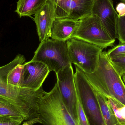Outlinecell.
Returning <instances> with one entry per match:
<instances>
[{
	"label": "cell",
	"instance_id": "obj_15",
	"mask_svg": "<svg viewBox=\"0 0 125 125\" xmlns=\"http://www.w3.org/2000/svg\"><path fill=\"white\" fill-rule=\"evenodd\" d=\"M95 91L101 114L106 125H120L114 111L108 103V99L100 93Z\"/></svg>",
	"mask_w": 125,
	"mask_h": 125
},
{
	"label": "cell",
	"instance_id": "obj_12",
	"mask_svg": "<svg viewBox=\"0 0 125 125\" xmlns=\"http://www.w3.org/2000/svg\"><path fill=\"white\" fill-rule=\"evenodd\" d=\"M78 21L70 18H55L51 30L52 39L66 42L73 37L78 25Z\"/></svg>",
	"mask_w": 125,
	"mask_h": 125
},
{
	"label": "cell",
	"instance_id": "obj_2",
	"mask_svg": "<svg viewBox=\"0 0 125 125\" xmlns=\"http://www.w3.org/2000/svg\"><path fill=\"white\" fill-rule=\"evenodd\" d=\"M84 73L96 91L106 98H113L125 106V83L106 52L101 53L97 67L93 73Z\"/></svg>",
	"mask_w": 125,
	"mask_h": 125
},
{
	"label": "cell",
	"instance_id": "obj_21",
	"mask_svg": "<svg viewBox=\"0 0 125 125\" xmlns=\"http://www.w3.org/2000/svg\"><path fill=\"white\" fill-rule=\"evenodd\" d=\"M114 67L121 77L125 74V55L110 59Z\"/></svg>",
	"mask_w": 125,
	"mask_h": 125
},
{
	"label": "cell",
	"instance_id": "obj_22",
	"mask_svg": "<svg viewBox=\"0 0 125 125\" xmlns=\"http://www.w3.org/2000/svg\"><path fill=\"white\" fill-rule=\"evenodd\" d=\"M24 121L22 117L0 115V125H20Z\"/></svg>",
	"mask_w": 125,
	"mask_h": 125
},
{
	"label": "cell",
	"instance_id": "obj_6",
	"mask_svg": "<svg viewBox=\"0 0 125 125\" xmlns=\"http://www.w3.org/2000/svg\"><path fill=\"white\" fill-rule=\"evenodd\" d=\"M71 64L83 72L91 73L97 68L103 49L82 40L72 37L66 41Z\"/></svg>",
	"mask_w": 125,
	"mask_h": 125
},
{
	"label": "cell",
	"instance_id": "obj_5",
	"mask_svg": "<svg viewBox=\"0 0 125 125\" xmlns=\"http://www.w3.org/2000/svg\"><path fill=\"white\" fill-rule=\"evenodd\" d=\"M74 81L78 99L81 103L90 125H106L94 89L83 72L75 65Z\"/></svg>",
	"mask_w": 125,
	"mask_h": 125
},
{
	"label": "cell",
	"instance_id": "obj_14",
	"mask_svg": "<svg viewBox=\"0 0 125 125\" xmlns=\"http://www.w3.org/2000/svg\"><path fill=\"white\" fill-rule=\"evenodd\" d=\"M48 0H18L15 12L21 18L31 17L46 3Z\"/></svg>",
	"mask_w": 125,
	"mask_h": 125
},
{
	"label": "cell",
	"instance_id": "obj_25",
	"mask_svg": "<svg viewBox=\"0 0 125 125\" xmlns=\"http://www.w3.org/2000/svg\"><path fill=\"white\" fill-rule=\"evenodd\" d=\"M116 10L119 17H125V3L121 2L118 3L116 7Z\"/></svg>",
	"mask_w": 125,
	"mask_h": 125
},
{
	"label": "cell",
	"instance_id": "obj_8",
	"mask_svg": "<svg viewBox=\"0 0 125 125\" xmlns=\"http://www.w3.org/2000/svg\"><path fill=\"white\" fill-rule=\"evenodd\" d=\"M56 74L63 102L69 113L77 123L78 98L72 65Z\"/></svg>",
	"mask_w": 125,
	"mask_h": 125
},
{
	"label": "cell",
	"instance_id": "obj_16",
	"mask_svg": "<svg viewBox=\"0 0 125 125\" xmlns=\"http://www.w3.org/2000/svg\"><path fill=\"white\" fill-rule=\"evenodd\" d=\"M24 67V64H19L9 72L7 78L8 85L16 87H21Z\"/></svg>",
	"mask_w": 125,
	"mask_h": 125
},
{
	"label": "cell",
	"instance_id": "obj_9",
	"mask_svg": "<svg viewBox=\"0 0 125 125\" xmlns=\"http://www.w3.org/2000/svg\"><path fill=\"white\" fill-rule=\"evenodd\" d=\"M92 14L95 15L98 18L109 36L116 40L119 15L114 7L112 0H95Z\"/></svg>",
	"mask_w": 125,
	"mask_h": 125
},
{
	"label": "cell",
	"instance_id": "obj_4",
	"mask_svg": "<svg viewBox=\"0 0 125 125\" xmlns=\"http://www.w3.org/2000/svg\"><path fill=\"white\" fill-rule=\"evenodd\" d=\"M31 61L45 64L50 72L58 73L71 65L66 42L48 39L40 42Z\"/></svg>",
	"mask_w": 125,
	"mask_h": 125
},
{
	"label": "cell",
	"instance_id": "obj_3",
	"mask_svg": "<svg viewBox=\"0 0 125 125\" xmlns=\"http://www.w3.org/2000/svg\"><path fill=\"white\" fill-rule=\"evenodd\" d=\"M39 117L44 125H78L63 102L58 83L46 93L39 102Z\"/></svg>",
	"mask_w": 125,
	"mask_h": 125
},
{
	"label": "cell",
	"instance_id": "obj_13",
	"mask_svg": "<svg viewBox=\"0 0 125 125\" xmlns=\"http://www.w3.org/2000/svg\"><path fill=\"white\" fill-rule=\"evenodd\" d=\"M95 0H71L68 18L79 20L92 14Z\"/></svg>",
	"mask_w": 125,
	"mask_h": 125
},
{
	"label": "cell",
	"instance_id": "obj_11",
	"mask_svg": "<svg viewBox=\"0 0 125 125\" xmlns=\"http://www.w3.org/2000/svg\"><path fill=\"white\" fill-rule=\"evenodd\" d=\"M55 4L54 0H48L33 18L40 42L50 37L51 30L55 17Z\"/></svg>",
	"mask_w": 125,
	"mask_h": 125
},
{
	"label": "cell",
	"instance_id": "obj_20",
	"mask_svg": "<svg viewBox=\"0 0 125 125\" xmlns=\"http://www.w3.org/2000/svg\"><path fill=\"white\" fill-rule=\"evenodd\" d=\"M116 31L119 44H125V16L118 17L117 22Z\"/></svg>",
	"mask_w": 125,
	"mask_h": 125
},
{
	"label": "cell",
	"instance_id": "obj_7",
	"mask_svg": "<svg viewBox=\"0 0 125 125\" xmlns=\"http://www.w3.org/2000/svg\"><path fill=\"white\" fill-rule=\"evenodd\" d=\"M72 37L83 40L103 49L112 46L116 41L105 30L98 18L92 14L78 21Z\"/></svg>",
	"mask_w": 125,
	"mask_h": 125
},
{
	"label": "cell",
	"instance_id": "obj_23",
	"mask_svg": "<svg viewBox=\"0 0 125 125\" xmlns=\"http://www.w3.org/2000/svg\"><path fill=\"white\" fill-rule=\"evenodd\" d=\"M106 53L110 59L125 55V44H119L108 50Z\"/></svg>",
	"mask_w": 125,
	"mask_h": 125
},
{
	"label": "cell",
	"instance_id": "obj_29",
	"mask_svg": "<svg viewBox=\"0 0 125 125\" xmlns=\"http://www.w3.org/2000/svg\"></svg>",
	"mask_w": 125,
	"mask_h": 125
},
{
	"label": "cell",
	"instance_id": "obj_28",
	"mask_svg": "<svg viewBox=\"0 0 125 125\" xmlns=\"http://www.w3.org/2000/svg\"><path fill=\"white\" fill-rule=\"evenodd\" d=\"M119 0L121 2L125 3V0Z\"/></svg>",
	"mask_w": 125,
	"mask_h": 125
},
{
	"label": "cell",
	"instance_id": "obj_24",
	"mask_svg": "<svg viewBox=\"0 0 125 125\" xmlns=\"http://www.w3.org/2000/svg\"><path fill=\"white\" fill-rule=\"evenodd\" d=\"M78 125H90L84 112L83 105L78 99Z\"/></svg>",
	"mask_w": 125,
	"mask_h": 125
},
{
	"label": "cell",
	"instance_id": "obj_18",
	"mask_svg": "<svg viewBox=\"0 0 125 125\" xmlns=\"http://www.w3.org/2000/svg\"><path fill=\"white\" fill-rule=\"evenodd\" d=\"M55 4V18L68 17L71 0H54Z\"/></svg>",
	"mask_w": 125,
	"mask_h": 125
},
{
	"label": "cell",
	"instance_id": "obj_17",
	"mask_svg": "<svg viewBox=\"0 0 125 125\" xmlns=\"http://www.w3.org/2000/svg\"><path fill=\"white\" fill-rule=\"evenodd\" d=\"M0 115L17 117L26 119L21 112L13 104L0 98Z\"/></svg>",
	"mask_w": 125,
	"mask_h": 125
},
{
	"label": "cell",
	"instance_id": "obj_27",
	"mask_svg": "<svg viewBox=\"0 0 125 125\" xmlns=\"http://www.w3.org/2000/svg\"><path fill=\"white\" fill-rule=\"evenodd\" d=\"M122 78L123 80V82H124V83H125V74L123 76Z\"/></svg>",
	"mask_w": 125,
	"mask_h": 125
},
{
	"label": "cell",
	"instance_id": "obj_10",
	"mask_svg": "<svg viewBox=\"0 0 125 125\" xmlns=\"http://www.w3.org/2000/svg\"><path fill=\"white\" fill-rule=\"evenodd\" d=\"M50 72L47 66L40 62L31 60L25 62L21 87L38 90Z\"/></svg>",
	"mask_w": 125,
	"mask_h": 125
},
{
	"label": "cell",
	"instance_id": "obj_1",
	"mask_svg": "<svg viewBox=\"0 0 125 125\" xmlns=\"http://www.w3.org/2000/svg\"><path fill=\"white\" fill-rule=\"evenodd\" d=\"M24 56L18 54L9 63L0 67V98L16 106L26 117V120L39 117V102L47 92L42 86L38 90L8 85L7 78L9 72L19 64H23Z\"/></svg>",
	"mask_w": 125,
	"mask_h": 125
},
{
	"label": "cell",
	"instance_id": "obj_26",
	"mask_svg": "<svg viewBox=\"0 0 125 125\" xmlns=\"http://www.w3.org/2000/svg\"><path fill=\"white\" fill-rule=\"evenodd\" d=\"M37 123L41 124V121L39 117H37L30 120H26L23 122L22 125H34Z\"/></svg>",
	"mask_w": 125,
	"mask_h": 125
},
{
	"label": "cell",
	"instance_id": "obj_19",
	"mask_svg": "<svg viewBox=\"0 0 125 125\" xmlns=\"http://www.w3.org/2000/svg\"><path fill=\"white\" fill-rule=\"evenodd\" d=\"M108 103L114 111V113L120 125L125 124V106L117 101L109 98Z\"/></svg>",
	"mask_w": 125,
	"mask_h": 125
}]
</instances>
